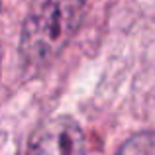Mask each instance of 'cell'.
<instances>
[{"label":"cell","instance_id":"7a4b0ae2","mask_svg":"<svg viewBox=\"0 0 155 155\" xmlns=\"http://www.w3.org/2000/svg\"><path fill=\"white\" fill-rule=\"evenodd\" d=\"M84 132L69 116H57L43 122L28 145V155H84Z\"/></svg>","mask_w":155,"mask_h":155},{"label":"cell","instance_id":"6da1fadb","mask_svg":"<svg viewBox=\"0 0 155 155\" xmlns=\"http://www.w3.org/2000/svg\"><path fill=\"white\" fill-rule=\"evenodd\" d=\"M87 0H34L22 24L20 57L28 69H43L79 31Z\"/></svg>","mask_w":155,"mask_h":155},{"label":"cell","instance_id":"3957f363","mask_svg":"<svg viewBox=\"0 0 155 155\" xmlns=\"http://www.w3.org/2000/svg\"><path fill=\"white\" fill-rule=\"evenodd\" d=\"M118 155H155V132H141L132 136L120 147Z\"/></svg>","mask_w":155,"mask_h":155}]
</instances>
